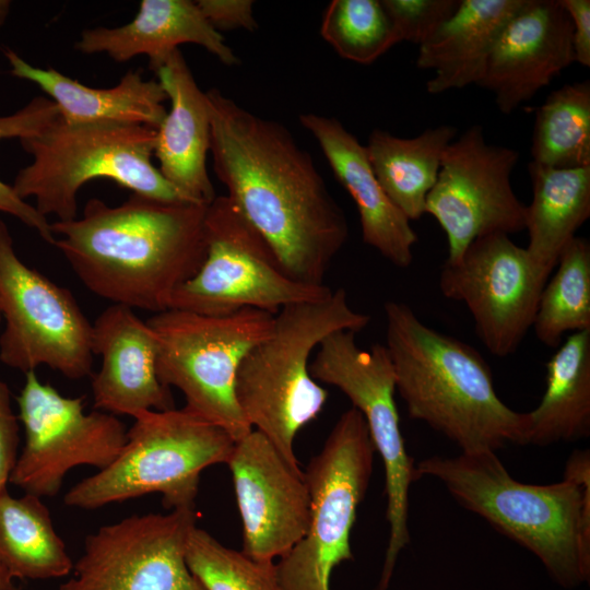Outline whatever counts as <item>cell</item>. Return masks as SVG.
<instances>
[{"mask_svg": "<svg viewBox=\"0 0 590 590\" xmlns=\"http://www.w3.org/2000/svg\"><path fill=\"white\" fill-rule=\"evenodd\" d=\"M205 93L213 170L226 196L292 279L324 285L349 224L312 157L282 123L257 116L217 88Z\"/></svg>", "mask_w": 590, "mask_h": 590, "instance_id": "obj_1", "label": "cell"}, {"mask_svg": "<svg viewBox=\"0 0 590 590\" xmlns=\"http://www.w3.org/2000/svg\"><path fill=\"white\" fill-rule=\"evenodd\" d=\"M206 206L137 193L115 206L92 198L81 217L50 223L54 245L95 295L158 314L205 258Z\"/></svg>", "mask_w": 590, "mask_h": 590, "instance_id": "obj_2", "label": "cell"}, {"mask_svg": "<svg viewBox=\"0 0 590 590\" xmlns=\"http://www.w3.org/2000/svg\"><path fill=\"white\" fill-rule=\"evenodd\" d=\"M418 477L440 481L465 509L533 553L551 578L570 589L590 579V453L576 450L562 481L514 479L495 451L439 456L415 465Z\"/></svg>", "mask_w": 590, "mask_h": 590, "instance_id": "obj_3", "label": "cell"}, {"mask_svg": "<svg viewBox=\"0 0 590 590\" xmlns=\"http://www.w3.org/2000/svg\"><path fill=\"white\" fill-rule=\"evenodd\" d=\"M386 347L411 418L461 452L527 445V413L497 396L491 368L471 345L426 326L404 303H385Z\"/></svg>", "mask_w": 590, "mask_h": 590, "instance_id": "obj_4", "label": "cell"}, {"mask_svg": "<svg viewBox=\"0 0 590 590\" xmlns=\"http://www.w3.org/2000/svg\"><path fill=\"white\" fill-rule=\"evenodd\" d=\"M370 317L353 309L343 288L327 297L288 305L274 315L271 334L241 361L235 384L238 406L248 424L264 435L282 457L299 468L297 433L322 411L327 390L309 371L312 350L337 331H362Z\"/></svg>", "mask_w": 590, "mask_h": 590, "instance_id": "obj_5", "label": "cell"}, {"mask_svg": "<svg viewBox=\"0 0 590 590\" xmlns=\"http://www.w3.org/2000/svg\"><path fill=\"white\" fill-rule=\"evenodd\" d=\"M156 130L137 123H71L59 116L40 133L21 139L32 155L12 188L57 221L78 217V192L87 181L109 179L132 193L167 202L187 201L152 163ZM192 203V202H191Z\"/></svg>", "mask_w": 590, "mask_h": 590, "instance_id": "obj_6", "label": "cell"}, {"mask_svg": "<svg viewBox=\"0 0 590 590\" xmlns=\"http://www.w3.org/2000/svg\"><path fill=\"white\" fill-rule=\"evenodd\" d=\"M133 418L120 455L73 485L66 506L93 510L158 493L166 509L194 507L201 472L227 463L235 446L223 428L185 406L143 411Z\"/></svg>", "mask_w": 590, "mask_h": 590, "instance_id": "obj_7", "label": "cell"}, {"mask_svg": "<svg viewBox=\"0 0 590 590\" xmlns=\"http://www.w3.org/2000/svg\"><path fill=\"white\" fill-rule=\"evenodd\" d=\"M146 321L158 340L161 382L179 389L185 408L235 441L249 434L235 396L236 376L247 353L271 334L274 315L253 308L225 316L167 309Z\"/></svg>", "mask_w": 590, "mask_h": 590, "instance_id": "obj_8", "label": "cell"}, {"mask_svg": "<svg viewBox=\"0 0 590 590\" xmlns=\"http://www.w3.org/2000/svg\"><path fill=\"white\" fill-rule=\"evenodd\" d=\"M375 452L367 424L352 406L304 472L310 520L304 538L275 563L281 590H330L333 569L353 559L351 531L369 485Z\"/></svg>", "mask_w": 590, "mask_h": 590, "instance_id": "obj_9", "label": "cell"}, {"mask_svg": "<svg viewBox=\"0 0 590 590\" xmlns=\"http://www.w3.org/2000/svg\"><path fill=\"white\" fill-rule=\"evenodd\" d=\"M204 227L205 258L174 292L169 309L225 316L253 308L276 315L288 305L319 300L332 292L292 279L227 196H216L208 204Z\"/></svg>", "mask_w": 590, "mask_h": 590, "instance_id": "obj_10", "label": "cell"}, {"mask_svg": "<svg viewBox=\"0 0 590 590\" xmlns=\"http://www.w3.org/2000/svg\"><path fill=\"white\" fill-rule=\"evenodd\" d=\"M353 331H337L319 344L309 371L315 380L339 388L363 415L385 468L389 540L377 590H387L398 555L410 542L409 492L418 479L406 452L394 400L396 375L386 345L361 349Z\"/></svg>", "mask_w": 590, "mask_h": 590, "instance_id": "obj_11", "label": "cell"}, {"mask_svg": "<svg viewBox=\"0 0 590 590\" xmlns=\"http://www.w3.org/2000/svg\"><path fill=\"white\" fill-rule=\"evenodd\" d=\"M0 362L23 373L47 366L69 379L92 375V323L72 293L26 266L0 219Z\"/></svg>", "mask_w": 590, "mask_h": 590, "instance_id": "obj_12", "label": "cell"}, {"mask_svg": "<svg viewBox=\"0 0 590 590\" xmlns=\"http://www.w3.org/2000/svg\"><path fill=\"white\" fill-rule=\"evenodd\" d=\"M25 441L9 482L25 494L56 496L79 465H110L127 441L128 428L114 414L84 411L83 397H64L35 371L25 374L16 398Z\"/></svg>", "mask_w": 590, "mask_h": 590, "instance_id": "obj_13", "label": "cell"}, {"mask_svg": "<svg viewBox=\"0 0 590 590\" xmlns=\"http://www.w3.org/2000/svg\"><path fill=\"white\" fill-rule=\"evenodd\" d=\"M518 160L517 151L487 143L477 125L447 146L425 205L446 234L447 262L457 261L481 236L526 228L527 205L510 181Z\"/></svg>", "mask_w": 590, "mask_h": 590, "instance_id": "obj_14", "label": "cell"}, {"mask_svg": "<svg viewBox=\"0 0 590 590\" xmlns=\"http://www.w3.org/2000/svg\"><path fill=\"white\" fill-rule=\"evenodd\" d=\"M196 522L194 507H182L102 526L59 590H204L186 563Z\"/></svg>", "mask_w": 590, "mask_h": 590, "instance_id": "obj_15", "label": "cell"}, {"mask_svg": "<svg viewBox=\"0 0 590 590\" xmlns=\"http://www.w3.org/2000/svg\"><path fill=\"white\" fill-rule=\"evenodd\" d=\"M544 285L527 249L503 233L473 240L439 276L442 295L465 304L479 339L497 357L516 352L532 328Z\"/></svg>", "mask_w": 590, "mask_h": 590, "instance_id": "obj_16", "label": "cell"}, {"mask_svg": "<svg viewBox=\"0 0 590 590\" xmlns=\"http://www.w3.org/2000/svg\"><path fill=\"white\" fill-rule=\"evenodd\" d=\"M226 464L243 523L241 552L259 562L280 559L308 530L310 495L305 473L256 429L235 441Z\"/></svg>", "mask_w": 590, "mask_h": 590, "instance_id": "obj_17", "label": "cell"}, {"mask_svg": "<svg viewBox=\"0 0 590 590\" xmlns=\"http://www.w3.org/2000/svg\"><path fill=\"white\" fill-rule=\"evenodd\" d=\"M571 39V21L559 0H526L500 32L477 85L510 114L575 62Z\"/></svg>", "mask_w": 590, "mask_h": 590, "instance_id": "obj_18", "label": "cell"}, {"mask_svg": "<svg viewBox=\"0 0 590 590\" xmlns=\"http://www.w3.org/2000/svg\"><path fill=\"white\" fill-rule=\"evenodd\" d=\"M92 349L102 357L92 374L94 408L134 417L175 408L170 389L157 376L158 340L134 309L111 304L92 323Z\"/></svg>", "mask_w": 590, "mask_h": 590, "instance_id": "obj_19", "label": "cell"}, {"mask_svg": "<svg viewBox=\"0 0 590 590\" xmlns=\"http://www.w3.org/2000/svg\"><path fill=\"white\" fill-rule=\"evenodd\" d=\"M154 72L170 102L156 129L158 170L187 201L208 205L216 194L206 169L211 141L206 93L198 86L179 49Z\"/></svg>", "mask_w": 590, "mask_h": 590, "instance_id": "obj_20", "label": "cell"}, {"mask_svg": "<svg viewBox=\"0 0 590 590\" xmlns=\"http://www.w3.org/2000/svg\"><path fill=\"white\" fill-rule=\"evenodd\" d=\"M299 122L317 140L337 179L355 202L364 243L396 267L408 268L417 236L411 221L380 186L365 145L335 118L309 113L300 115Z\"/></svg>", "mask_w": 590, "mask_h": 590, "instance_id": "obj_21", "label": "cell"}, {"mask_svg": "<svg viewBox=\"0 0 590 590\" xmlns=\"http://www.w3.org/2000/svg\"><path fill=\"white\" fill-rule=\"evenodd\" d=\"M181 44L202 46L225 66L239 60L224 37L204 17L196 1L142 0L137 15L118 27L82 31L75 49L105 54L117 62L144 55L155 71Z\"/></svg>", "mask_w": 590, "mask_h": 590, "instance_id": "obj_22", "label": "cell"}, {"mask_svg": "<svg viewBox=\"0 0 590 590\" xmlns=\"http://www.w3.org/2000/svg\"><path fill=\"white\" fill-rule=\"evenodd\" d=\"M2 52L10 73L35 83L55 102L67 122L116 121L156 130L167 114L164 103L168 98L163 87L157 80H144L139 71L126 72L113 87L95 88L51 67H35L9 47H3Z\"/></svg>", "mask_w": 590, "mask_h": 590, "instance_id": "obj_23", "label": "cell"}, {"mask_svg": "<svg viewBox=\"0 0 590 590\" xmlns=\"http://www.w3.org/2000/svg\"><path fill=\"white\" fill-rule=\"evenodd\" d=\"M526 0H460L456 12L420 46L416 64L433 70L429 94L459 90L482 80L505 25Z\"/></svg>", "mask_w": 590, "mask_h": 590, "instance_id": "obj_24", "label": "cell"}, {"mask_svg": "<svg viewBox=\"0 0 590 590\" xmlns=\"http://www.w3.org/2000/svg\"><path fill=\"white\" fill-rule=\"evenodd\" d=\"M532 200L527 205V251L545 284L564 247L590 216V165L554 168L529 164Z\"/></svg>", "mask_w": 590, "mask_h": 590, "instance_id": "obj_25", "label": "cell"}, {"mask_svg": "<svg viewBox=\"0 0 590 590\" xmlns=\"http://www.w3.org/2000/svg\"><path fill=\"white\" fill-rule=\"evenodd\" d=\"M527 445L548 446L590 435V330L571 333L546 363V388L527 412Z\"/></svg>", "mask_w": 590, "mask_h": 590, "instance_id": "obj_26", "label": "cell"}, {"mask_svg": "<svg viewBox=\"0 0 590 590\" xmlns=\"http://www.w3.org/2000/svg\"><path fill=\"white\" fill-rule=\"evenodd\" d=\"M453 126L427 128L405 139L375 129L365 145L371 168L391 202L410 220L425 214L426 199L447 146L456 139Z\"/></svg>", "mask_w": 590, "mask_h": 590, "instance_id": "obj_27", "label": "cell"}, {"mask_svg": "<svg viewBox=\"0 0 590 590\" xmlns=\"http://www.w3.org/2000/svg\"><path fill=\"white\" fill-rule=\"evenodd\" d=\"M73 564L42 498L0 495V565L14 579L67 577Z\"/></svg>", "mask_w": 590, "mask_h": 590, "instance_id": "obj_28", "label": "cell"}, {"mask_svg": "<svg viewBox=\"0 0 590 590\" xmlns=\"http://www.w3.org/2000/svg\"><path fill=\"white\" fill-rule=\"evenodd\" d=\"M533 163L554 168L590 165V82L565 84L538 108L532 133Z\"/></svg>", "mask_w": 590, "mask_h": 590, "instance_id": "obj_29", "label": "cell"}, {"mask_svg": "<svg viewBox=\"0 0 590 590\" xmlns=\"http://www.w3.org/2000/svg\"><path fill=\"white\" fill-rule=\"evenodd\" d=\"M556 272L540 294L532 328L538 340L557 347L567 332L590 330V244L575 236L562 250Z\"/></svg>", "mask_w": 590, "mask_h": 590, "instance_id": "obj_30", "label": "cell"}, {"mask_svg": "<svg viewBox=\"0 0 590 590\" xmlns=\"http://www.w3.org/2000/svg\"><path fill=\"white\" fill-rule=\"evenodd\" d=\"M320 35L340 57L361 64L373 63L397 44L380 0H332Z\"/></svg>", "mask_w": 590, "mask_h": 590, "instance_id": "obj_31", "label": "cell"}, {"mask_svg": "<svg viewBox=\"0 0 590 590\" xmlns=\"http://www.w3.org/2000/svg\"><path fill=\"white\" fill-rule=\"evenodd\" d=\"M186 563L204 590H281L274 562L252 559L197 526L188 540Z\"/></svg>", "mask_w": 590, "mask_h": 590, "instance_id": "obj_32", "label": "cell"}, {"mask_svg": "<svg viewBox=\"0 0 590 590\" xmlns=\"http://www.w3.org/2000/svg\"><path fill=\"white\" fill-rule=\"evenodd\" d=\"M60 116L58 106L49 97L37 96L24 107L7 116H0V140H19L40 133ZM0 212L10 214L35 229L47 243H55L50 223L34 205L21 199L12 186L0 180Z\"/></svg>", "mask_w": 590, "mask_h": 590, "instance_id": "obj_33", "label": "cell"}, {"mask_svg": "<svg viewBox=\"0 0 590 590\" xmlns=\"http://www.w3.org/2000/svg\"><path fill=\"white\" fill-rule=\"evenodd\" d=\"M396 43L422 45L456 12L460 0H380Z\"/></svg>", "mask_w": 590, "mask_h": 590, "instance_id": "obj_34", "label": "cell"}, {"mask_svg": "<svg viewBox=\"0 0 590 590\" xmlns=\"http://www.w3.org/2000/svg\"><path fill=\"white\" fill-rule=\"evenodd\" d=\"M19 422L12 409L10 389L0 378V495L7 492V484L19 457Z\"/></svg>", "mask_w": 590, "mask_h": 590, "instance_id": "obj_35", "label": "cell"}, {"mask_svg": "<svg viewBox=\"0 0 590 590\" xmlns=\"http://www.w3.org/2000/svg\"><path fill=\"white\" fill-rule=\"evenodd\" d=\"M204 17L217 31L244 28L253 32L258 24L251 0H198Z\"/></svg>", "mask_w": 590, "mask_h": 590, "instance_id": "obj_36", "label": "cell"}, {"mask_svg": "<svg viewBox=\"0 0 590 590\" xmlns=\"http://www.w3.org/2000/svg\"><path fill=\"white\" fill-rule=\"evenodd\" d=\"M568 13L573 26L574 60L583 67L590 66V1L559 0Z\"/></svg>", "mask_w": 590, "mask_h": 590, "instance_id": "obj_37", "label": "cell"}, {"mask_svg": "<svg viewBox=\"0 0 590 590\" xmlns=\"http://www.w3.org/2000/svg\"><path fill=\"white\" fill-rule=\"evenodd\" d=\"M15 579L0 565V590H19Z\"/></svg>", "mask_w": 590, "mask_h": 590, "instance_id": "obj_38", "label": "cell"}, {"mask_svg": "<svg viewBox=\"0 0 590 590\" xmlns=\"http://www.w3.org/2000/svg\"><path fill=\"white\" fill-rule=\"evenodd\" d=\"M11 8V1L0 0V27L5 23Z\"/></svg>", "mask_w": 590, "mask_h": 590, "instance_id": "obj_39", "label": "cell"}, {"mask_svg": "<svg viewBox=\"0 0 590 590\" xmlns=\"http://www.w3.org/2000/svg\"><path fill=\"white\" fill-rule=\"evenodd\" d=\"M1 321H2V316H1V309H0V324H1Z\"/></svg>", "mask_w": 590, "mask_h": 590, "instance_id": "obj_40", "label": "cell"}]
</instances>
